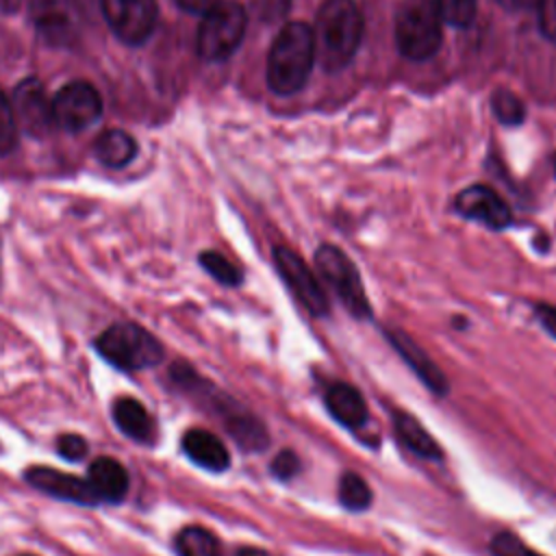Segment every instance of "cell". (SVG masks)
<instances>
[{"label":"cell","instance_id":"obj_24","mask_svg":"<svg viewBox=\"0 0 556 556\" xmlns=\"http://www.w3.org/2000/svg\"><path fill=\"white\" fill-rule=\"evenodd\" d=\"M198 261L204 267V271L224 287H239L243 282L241 269L230 258H226L222 252L204 250V252H200Z\"/></svg>","mask_w":556,"mask_h":556},{"label":"cell","instance_id":"obj_8","mask_svg":"<svg viewBox=\"0 0 556 556\" xmlns=\"http://www.w3.org/2000/svg\"><path fill=\"white\" fill-rule=\"evenodd\" d=\"M274 265L293 293V298L313 315V317H326L330 313L328 295L321 287V280L315 269L306 265V261L287 245L274 248Z\"/></svg>","mask_w":556,"mask_h":556},{"label":"cell","instance_id":"obj_17","mask_svg":"<svg viewBox=\"0 0 556 556\" xmlns=\"http://www.w3.org/2000/svg\"><path fill=\"white\" fill-rule=\"evenodd\" d=\"M182 452L187 458L206 471H226L230 467V452L224 441L204 428H191L182 434Z\"/></svg>","mask_w":556,"mask_h":556},{"label":"cell","instance_id":"obj_27","mask_svg":"<svg viewBox=\"0 0 556 556\" xmlns=\"http://www.w3.org/2000/svg\"><path fill=\"white\" fill-rule=\"evenodd\" d=\"M489 549H491L493 556H543L508 530H502V532L493 534V539L489 543Z\"/></svg>","mask_w":556,"mask_h":556},{"label":"cell","instance_id":"obj_31","mask_svg":"<svg viewBox=\"0 0 556 556\" xmlns=\"http://www.w3.org/2000/svg\"><path fill=\"white\" fill-rule=\"evenodd\" d=\"M291 9V0H254V13L263 22H280Z\"/></svg>","mask_w":556,"mask_h":556},{"label":"cell","instance_id":"obj_29","mask_svg":"<svg viewBox=\"0 0 556 556\" xmlns=\"http://www.w3.org/2000/svg\"><path fill=\"white\" fill-rule=\"evenodd\" d=\"M300 469H302V463L293 450H280L269 463V473L278 480H291L300 473Z\"/></svg>","mask_w":556,"mask_h":556},{"label":"cell","instance_id":"obj_33","mask_svg":"<svg viewBox=\"0 0 556 556\" xmlns=\"http://www.w3.org/2000/svg\"><path fill=\"white\" fill-rule=\"evenodd\" d=\"M534 313H536V319H539V324L543 326V330H545L549 337L556 339V306L541 302V304L534 306Z\"/></svg>","mask_w":556,"mask_h":556},{"label":"cell","instance_id":"obj_12","mask_svg":"<svg viewBox=\"0 0 556 556\" xmlns=\"http://www.w3.org/2000/svg\"><path fill=\"white\" fill-rule=\"evenodd\" d=\"M454 208L465 219L480 222L482 226H486L491 230H504L513 224L510 206L504 202V198L497 191H493L486 185L465 187L454 198Z\"/></svg>","mask_w":556,"mask_h":556},{"label":"cell","instance_id":"obj_2","mask_svg":"<svg viewBox=\"0 0 556 556\" xmlns=\"http://www.w3.org/2000/svg\"><path fill=\"white\" fill-rule=\"evenodd\" d=\"M315 35L304 22H289L276 35L267 54V85L278 96L304 87L315 63Z\"/></svg>","mask_w":556,"mask_h":556},{"label":"cell","instance_id":"obj_36","mask_svg":"<svg viewBox=\"0 0 556 556\" xmlns=\"http://www.w3.org/2000/svg\"><path fill=\"white\" fill-rule=\"evenodd\" d=\"M235 556H269L265 549L261 547H252V545H245V547H239Z\"/></svg>","mask_w":556,"mask_h":556},{"label":"cell","instance_id":"obj_22","mask_svg":"<svg viewBox=\"0 0 556 556\" xmlns=\"http://www.w3.org/2000/svg\"><path fill=\"white\" fill-rule=\"evenodd\" d=\"M174 549L178 556H222L219 539L198 523L178 530L174 536Z\"/></svg>","mask_w":556,"mask_h":556},{"label":"cell","instance_id":"obj_23","mask_svg":"<svg viewBox=\"0 0 556 556\" xmlns=\"http://www.w3.org/2000/svg\"><path fill=\"white\" fill-rule=\"evenodd\" d=\"M337 493H339L341 506L350 513H363L374 502V493H371L367 480L356 471H343L341 473Z\"/></svg>","mask_w":556,"mask_h":556},{"label":"cell","instance_id":"obj_20","mask_svg":"<svg viewBox=\"0 0 556 556\" xmlns=\"http://www.w3.org/2000/svg\"><path fill=\"white\" fill-rule=\"evenodd\" d=\"M113 421L122 434L137 443H150L154 439V421L146 406L135 397H117L113 402Z\"/></svg>","mask_w":556,"mask_h":556},{"label":"cell","instance_id":"obj_11","mask_svg":"<svg viewBox=\"0 0 556 556\" xmlns=\"http://www.w3.org/2000/svg\"><path fill=\"white\" fill-rule=\"evenodd\" d=\"M30 22L37 33L59 48H67L78 39L80 15L74 0H28Z\"/></svg>","mask_w":556,"mask_h":556},{"label":"cell","instance_id":"obj_3","mask_svg":"<svg viewBox=\"0 0 556 556\" xmlns=\"http://www.w3.org/2000/svg\"><path fill=\"white\" fill-rule=\"evenodd\" d=\"M315 54L324 70H343L356 54L363 37V15L354 0H326L317 11Z\"/></svg>","mask_w":556,"mask_h":556},{"label":"cell","instance_id":"obj_34","mask_svg":"<svg viewBox=\"0 0 556 556\" xmlns=\"http://www.w3.org/2000/svg\"><path fill=\"white\" fill-rule=\"evenodd\" d=\"M219 0H176V4L187 13H206Z\"/></svg>","mask_w":556,"mask_h":556},{"label":"cell","instance_id":"obj_21","mask_svg":"<svg viewBox=\"0 0 556 556\" xmlns=\"http://www.w3.org/2000/svg\"><path fill=\"white\" fill-rule=\"evenodd\" d=\"M93 152L98 161L104 163L106 167H124L135 159L137 143L128 132L119 128H109L100 132L98 139L93 141Z\"/></svg>","mask_w":556,"mask_h":556},{"label":"cell","instance_id":"obj_30","mask_svg":"<svg viewBox=\"0 0 556 556\" xmlns=\"http://www.w3.org/2000/svg\"><path fill=\"white\" fill-rule=\"evenodd\" d=\"M56 452L59 456H63L65 460H72V463H78L87 456L89 452V443L85 437L76 434V432H65L56 439Z\"/></svg>","mask_w":556,"mask_h":556},{"label":"cell","instance_id":"obj_26","mask_svg":"<svg viewBox=\"0 0 556 556\" xmlns=\"http://www.w3.org/2000/svg\"><path fill=\"white\" fill-rule=\"evenodd\" d=\"M443 22L452 26H467L476 17L478 0H434Z\"/></svg>","mask_w":556,"mask_h":556},{"label":"cell","instance_id":"obj_9","mask_svg":"<svg viewBox=\"0 0 556 556\" xmlns=\"http://www.w3.org/2000/svg\"><path fill=\"white\" fill-rule=\"evenodd\" d=\"M102 115V98L87 80H72L52 96L54 124L67 132L91 126Z\"/></svg>","mask_w":556,"mask_h":556},{"label":"cell","instance_id":"obj_25","mask_svg":"<svg viewBox=\"0 0 556 556\" xmlns=\"http://www.w3.org/2000/svg\"><path fill=\"white\" fill-rule=\"evenodd\" d=\"M493 113L495 117L506 126H519L526 117L523 102L508 89H497L493 93Z\"/></svg>","mask_w":556,"mask_h":556},{"label":"cell","instance_id":"obj_5","mask_svg":"<svg viewBox=\"0 0 556 556\" xmlns=\"http://www.w3.org/2000/svg\"><path fill=\"white\" fill-rule=\"evenodd\" d=\"M441 15L434 0H408L395 15V46L410 61L437 54L443 41Z\"/></svg>","mask_w":556,"mask_h":556},{"label":"cell","instance_id":"obj_10","mask_svg":"<svg viewBox=\"0 0 556 556\" xmlns=\"http://www.w3.org/2000/svg\"><path fill=\"white\" fill-rule=\"evenodd\" d=\"M111 30L128 46L143 43L156 26V0H100Z\"/></svg>","mask_w":556,"mask_h":556},{"label":"cell","instance_id":"obj_16","mask_svg":"<svg viewBox=\"0 0 556 556\" xmlns=\"http://www.w3.org/2000/svg\"><path fill=\"white\" fill-rule=\"evenodd\" d=\"M326 410L334 421L350 430H358L369 421V408L363 393L350 382H332L324 391Z\"/></svg>","mask_w":556,"mask_h":556},{"label":"cell","instance_id":"obj_35","mask_svg":"<svg viewBox=\"0 0 556 556\" xmlns=\"http://www.w3.org/2000/svg\"><path fill=\"white\" fill-rule=\"evenodd\" d=\"M504 9H508V11H521V9H528L532 2H536V0H497Z\"/></svg>","mask_w":556,"mask_h":556},{"label":"cell","instance_id":"obj_1","mask_svg":"<svg viewBox=\"0 0 556 556\" xmlns=\"http://www.w3.org/2000/svg\"><path fill=\"white\" fill-rule=\"evenodd\" d=\"M169 378L189 393L202 395L206 400V406L213 408V413L222 419L226 432L235 439V443L245 452H263L269 445V432L261 417H256L252 410L241 406L237 400L224 395L222 391L213 389L211 382L198 376V371L189 363H174L169 369Z\"/></svg>","mask_w":556,"mask_h":556},{"label":"cell","instance_id":"obj_38","mask_svg":"<svg viewBox=\"0 0 556 556\" xmlns=\"http://www.w3.org/2000/svg\"><path fill=\"white\" fill-rule=\"evenodd\" d=\"M17 556H37V554H17Z\"/></svg>","mask_w":556,"mask_h":556},{"label":"cell","instance_id":"obj_7","mask_svg":"<svg viewBox=\"0 0 556 556\" xmlns=\"http://www.w3.org/2000/svg\"><path fill=\"white\" fill-rule=\"evenodd\" d=\"M248 26V13L239 2H217L198 26V54L204 61L228 59L243 41Z\"/></svg>","mask_w":556,"mask_h":556},{"label":"cell","instance_id":"obj_28","mask_svg":"<svg viewBox=\"0 0 556 556\" xmlns=\"http://www.w3.org/2000/svg\"><path fill=\"white\" fill-rule=\"evenodd\" d=\"M17 143V122L13 104L0 89V154H9Z\"/></svg>","mask_w":556,"mask_h":556},{"label":"cell","instance_id":"obj_6","mask_svg":"<svg viewBox=\"0 0 556 556\" xmlns=\"http://www.w3.org/2000/svg\"><path fill=\"white\" fill-rule=\"evenodd\" d=\"M315 271L354 319H371L374 313L358 267L339 245L321 243L315 250Z\"/></svg>","mask_w":556,"mask_h":556},{"label":"cell","instance_id":"obj_18","mask_svg":"<svg viewBox=\"0 0 556 556\" xmlns=\"http://www.w3.org/2000/svg\"><path fill=\"white\" fill-rule=\"evenodd\" d=\"M87 480L100 502L117 504L126 497L130 478L128 469L113 456H98L89 463Z\"/></svg>","mask_w":556,"mask_h":556},{"label":"cell","instance_id":"obj_4","mask_svg":"<svg viewBox=\"0 0 556 556\" xmlns=\"http://www.w3.org/2000/svg\"><path fill=\"white\" fill-rule=\"evenodd\" d=\"M96 352L119 371H141L163 361V343L143 326L115 321L93 339Z\"/></svg>","mask_w":556,"mask_h":556},{"label":"cell","instance_id":"obj_32","mask_svg":"<svg viewBox=\"0 0 556 556\" xmlns=\"http://www.w3.org/2000/svg\"><path fill=\"white\" fill-rule=\"evenodd\" d=\"M539 2V24L543 35L556 43V0H536Z\"/></svg>","mask_w":556,"mask_h":556},{"label":"cell","instance_id":"obj_37","mask_svg":"<svg viewBox=\"0 0 556 556\" xmlns=\"http://www.w3.org/2000/svg\"><path fill=\"white\" fill-rule=\"evenodd\" d=\"M552 169H554V176H556V152H554V156H552Z\"/></svg>","mask_w":556,"mask_h":556},{"label":"cell","instance_id":"obj_19","mask_svg":"<svg viewBox=\"0 0 556 556\" xmlns=\"http://www.w3.org/2000/svg\"><path fill=\"white\" fill-rule=\"evenodd\" d=\"M391 421H393V432L397 437V441L413 452L415 456L424 458V460H441L443 458V450L439 447L437 439L419 424L417 417H413L406 410L395 408L391 413Z\"/></svg>","mask_w":556,"mask_h":556},{"label":"cell","instance_id":"obj_15","mask_svg":"<svg viewBox=\"0 0 556 556\" xmlns=\"http://www.w3.org/2000/svg\"><path fill=\"white\" fill-rule=\"evenodd\" d=\"M387 341L395 348V352L402 356V361L415 371V376L434 393V395H447L450 382L443 374V369L430 358V354L404 330L387 328L384 330Z\"/></svg>","mask_w":556,"mask_h":556},{"label":"cell","instance_id":"obj_13","mask_svg":"<svg viewBox=\"0 0 556 556\" xmlns=\"http://www.w3.org/2000/svg\"><path fill=\"white\" fill-rule=\"evenodd\" d=\"M24 480L33 489H37L54 500H63V502H72V504H80V506L100 504V500L93 493L87 478H78L74 473H65L54 467H46V465L28 467L24 471Z\"/></svg>","mask_w":556,"mask_h":556},{"label":"cell","instance_id":"obj_14","mask_svg":"<svg viewBox=\"0 0 556 556\" xmlns=\"http://www.w3.org/2000/svg\"><path fill=\"white\" fill-rule=\"evenodd\" d=\"M13 113L15 122L33 137H43L50 132L52 117V100L46 96L41 80L28 76L17 83L13 91Z\"/></svg>","mask_w":556,"mask_h":556}]
</instances>
